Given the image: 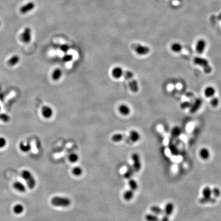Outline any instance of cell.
Masks as SVG:
<instances>
[{
  "mask_svg": "<svg viewBox=\"0 0 221 221\" xmlns=\"http://www.w3.org/2000/svg\"><path fill=\"white\" fill-rule=\"evenodd\" d=\"M124 76L129 82L130 90L133 92L137 93L139 91V85L136 80L134 78L133 73L130 71H126L124 72Z\"/></svg>",
  "mask_w": 221,
  "mask_h": 221,
  "instance_id": "obj_1",
  "label": "cell"
},
{
  "mask_svg": "<svg viewBox=\"0 0 221 221\" xmlns=\"http://www.w3.org/2000/svg\"><path fill=\"white\" fill-rule=\"evenodd\" d=\"M52 205L55 207H68L71 204V201L69 198L59 196H55L51 200Z\"/></svg>",
  "mask_w": 221,
  "mask_h": 221,
  "instance_id": "obj_2",
  "label": "cell"
},
{
  "mask_svg": "<svg viewBox=\"0 0 221 221\" xmlns=\"http://www.w3.org/2000/svg\"><path fill=\"white\" fill-rule=\"evenodd\" d=\"M193 63L197 66L202 67L206 74H209L212 72V67H211L208 60L205 58L195 57L193 59Z\"/></svg>",
  "mask_w": 221,
  "mask_h": 221,
  "instance_id": "obj_3",
  "label": "cell"
},
{
  "mask_svg": "<svg viewBox=\"0 0 221 221\" xmlns=\"http://www.w3.org/2000/svg\"><path fill=\"white\" fill-rule=\"evenodd\" d=\"M21 175L25 180L28 187L31 189H34L36 185V181L30 172L28 170H24L21 173Z\"/></svg>",
  "mask_w": 221,
  "mask_h": 221,
  "instance_id": "obj_4",
  "label": "cell"
},
{
  "mask_svg": "<svg viewBox=\"0 0 221 221\" xmlns=\"http://www.w3.org/2000/svg\"><path fill=\"white\" fill-rule=\"evenodd\" d=\"M133 48L137 54L140 56L147 55L149 54L151 51V49L149 47L141 44H135Z\"/></svg>",
  "mask_w": 221,
  "mask_h": 221,
  "instance_id": "obj_5",
  "label": "cell"
},
{
  "mask_svg": "<svg viewBox=\"0 0 221 221\" xmlns=\"http://www.w3.org/2000/svg\"><path fill=\"white\" fill-rule=\"evenodd\" d=\"M132 159L133 161V167L135 172H140L141 169L142 164L140 157L139 154L136 153H133L132 155Z\"/></svg>",
  "mask_w": 221,
  "mask_h": 221,
  "instance_id": "obj_6",
  "label": "cell"
},
{
  "mask_svg": "<svg viewBox=\"0 0 221 221\" xmlns=\"http://www.w3.org/2000/svg\"><path fill=\"white\" fill-rule=\"evenodd\" d=\"M207 47V42L204 39H198L195 46V51L199 54H203Z\"/></svg>",
  "mask_w": 221,
  "mask_h": 221,
  "instance_id": "obj_7",
  "label": "cell"
},
{
  "mask_svg": "<svg viewBox=\"0 0 221 221\" xmlns=\"http://www.w3.org/2000/svg\"><path fill=\"white\" fill-rule=\"evenodd\" d=\"M21 39L22 42L25 44H28L31 40V30L29 27H26L24 29L21 36Z\"/></svg>",
  "mask_w": 221,
  "mask_h": 221,
  "instance_id": "obj_8",
  "label": "cell"
},
{
  "mask_svg": "<svg viewBox=\"0 0 221 221\" xmlns=\"http://www.w3.org/2000/svg\"><path fill=\"white\" fill-rule=\"evenodd\" d=\"M41 114L44 118H50L53 115V111L50 107L48 105H44L41 109Z\"/></svg>",
  "mask_w": 221,
  "mask_h": 221,
  "instance_id": "obj_9",
  "label": "cell"
},
{
  "mask_svg": "<svg viewBox=\"0 0 221 221\" xmlns=\"http://www.w3.org/2000/svg\"><path fill=\"white\" fill-rule=\"evenodd\" d=\"M34 7H35L34 3L32 2H30L25 5H24L23 6H22L20 8V11L22 14H24L28 13L29 12L32 11Z\"/></svg>",
  "mask_w": 221,
  "mask_h": 221,
  "instance_id": "obj_10",
  "label": "cell"
},
{
  "mask_svg": "<svg viewBox=\"0 0 221 221\" xmlns=\"http://www.w3.org/2000/svg\"><path fill=\"white\" fill-rule=\"evenodd\" d=\"M216 93V90L215 87L211 86H207L204 90V96L206 97L209 98L213 97V96H215Z\"/></svg>",
  "mask_w": 221,
  "mask_h": 221,
  "instance_id": "obj_11",
  "label": "cell"
},
{
  "mask_svg": "<svg viewBox=\"0 0 221 221\" xmlns=\"http://www.w3.org/2000/svg\"><path fill=\"white\" fill-rule=\"evenodd\" d=\"M170 49L173 52L179 53L182 51V45L179 42H174L170 45Z\"/></svg>",
  "mask_w": 221,
  "mask_h": 221,
  "instance_id": "obj_12",
  "label": "cell"
},
{
  "mask_svg": "<svg viewBox=\"0 0 221 221\" xmlns=\"http://www.w3.org/2000/svg\"><path fill=\"white\" fill-rule=\"evenodd\" d=\"M130 139L133 142H137L140 140L141 135L139 132L136 130H131L129 134Z\"/></svg>",
  "mask_w": 221,
  "mask_h": 221,
  "instance_id": "obj_13",
  "label": "cell"
},
{
  "mask_svg": "<svg viewBox=\"0 0 221 221\" xmlns=\"http://www.w3.org/2000/svg\"><path fill=\"white\" fill-rule=\"evenodd\" d=\"M112 73L113 76L115 78L119 79L123 76L124 71L121 67H116L113 68Z\"/></svg>",
  "mask_w": 221,
  "mask_h": 221,
  "instance_id": "obj_14",
  "label": "cell"
},
{
  "mask_svg": "<svg viewBox=\"0 0 221 221\" xmlns=\"http://www.w3.org/2000/svg\"><path fill=\"white\" fill-rule=\"evenodd\" d=\"M174 210V204L172 202H168L165 206L164 209L163 211L165 213V215L169 216L172 214Z\"/></svg>",
  "mask_w": 221,
  "mask_h": 221,
  "instance_id": "obj_15",
  "label": "cell"
},
{
  "mask_svg": "<svg viewBox=\"0 0 221 221\" xmlns=\"http://www.w3.org/2000/svg\"><path fill=\"white\" fill-rule=\"evenodd\" d=\"M119 111L124 116H128L131 113V109L128 105L125 104H122L119 107Z\"/></svg>",
  "mask_w": 221,
  "mask_h": 221,
  "instance_id": "obj_16",
  "label": "cell"
},
{
  "mask_svg": "<svg viewBox=\"0 0 221 221\" xmlns=\"http://www.w3.org/2000/svg\"><path fill=\"white\" fill-rule=\"evenodd\" d=\"M14 188L21 193H24L26 190V187L20 181H16L13 184Z\"/></svg>",
  "mask_w": 221,
  "mask_h": 221,
  "instance_id": "obj_17",
  "label": "cell"
},
{
  "mask_svg": "<svg viewBox=\"0 0 221 221\" xmlns=\"http://www.w3.org/2000/svg\"><path fill=\"white\" fill-rule=\"evenodd\" d=\"M135 172L133 166L129 165L127 167L126 172L124 174V177L127 179H130L133 176Z\"/></svg>",
  "mask_w": 221,
  "mask_h": 221,
  "instance_id": "obj_18",
  "label": "cell"
},
{
  "mask_svg": "<svg viewBox=\"0 0 221 221\" xmlns=\"http://www.w3.org/2000/svg\"><path fill=\"white\" fill-rule=\"evenodd\" d=\"M199 156L202 159L206 160L210 157V152L207 148L204 147L200 149L199 152Z\"/></svg>",
  "mask_w": 221,
  "mask_h": 221,
  "instance_id": "obj_19",
  "label": "cell"
},
{
  "mask_svg": "<svg viewBox=\"0 0 221 221\" xmlns=\"http://www.w3.org/2000/svg\"><path fill=\"white\" fill-rule=\"evenodd\" d=\"M20 61V57L17 55H14L8 59L7 64L11 67L14 66L16 64H18Z\"/></svg>",
  "mask_w": 221,
  "mask_h": 221,
  "instance_id": "obj_20",
  "label": "cell"
},
{
  "mask_svg": "<svg viewBox=\"0 0 221 221\" xmlns=\"http://www.w3.org/2000/svg\"><path fill=\"white\" fill-rule=\"evenodd\" d=\"M216 199L214 197H203L199 199V202L202 204H208V203H211V204H213L216 203Z\"/></svg>",
  "mask_w": 221,
  "mask_h": 221,
  "instance_id": "obj_21",
  "label": "cell"
},
{
  "mask_svg": "<svg viewBox=\"0 0 221 221\" xmlns=\"http://www.w3.org/2000/svg\"><path fill=\"white\" fill-rule=\"evenodd\" d=\"M62 76V71L60 69L57 68L54 70L52 74V78L55 81L59 80Z\"/></svg>",
  "mask_w": 221,
  "mask_h": 221,
  "instance_id": "obj_22",
  "label": "cell"
},
{
  "mask_svg": "<svg viewBox=\"0 0 221 221\" xmlns=\"http://www.w3.org/2000/svg\"><path fill=\"white\" fill-rule=\"evenodd\" d=\"M150 210L153 213L156 215H161L164 213L163 210L162 208L160 207L159 206L157 205H153L151 207Z\"/></svg>",
  "mask_w": 221,
  "mask_h": 221,
  "instance_id": "obj_23",
  "label": "cell"
},
{
  "mask_svg": "<svg viewBox=\"0 0 221 221\" xmlns=\"http://www.w3.org/2000/svg\"><path fill=\"white\" fill-rule=\"evenodd\" d=\"M134 191L131 189L126 190L124 193V199L126 201L131 200L132 199L134 198Z\"/></svg>",
  "mask_w": 221,
  "mask_h": 221,
  "instance_id": "obj_24",
  "label": "cell"
},
{
  "mask_svg": "<svg viewBox=\"0 0 221 221\" xmlns=\"http://www.w3.org/2000/svg\"><path fill=\"white\" fill-rule=\"evenodd\" d=\"M201 103H202L201 100L200 99L196 100L195 103L193 105H192L190 107V110L191 113H194L196 111H197L198 109L200 108Z\"/></svg>",
  "mask_w": 221,
  "mask_h": 221,
  "instance_id": "obj_25",
  "label": "cell"
},
{
  "mask_svg": "<svg viewBox=\"0 0 221 221\" xmlns=\"http://www.w3.org/2000/svg\"><path fill=\"white\" fill-rule=\"evenodd\" d=\"M19 148L22 152L27 153L31 150V146L28 143L25 144L24 142H21L19 144Z\"/></svg>",
  "mask_w": 221,
  "mask_h": 221,
  "instance_id": "obj_26",
  "label": "cell"
},
{
  "mask_svg": "<svg viewBox=\"0 0 221 221\" xmlns=\"http://www.w3.org/2000/svg\"><path fill=\"white\" fill-rule=\"evenodd\" d=\"M24 207L21 204H17L14 206L13 208V212L16 214H20L23 212Z\"/></svg>",
  "mask_w": 221,
  "mask_h": 221,
  "instance_id": "obj_27",
  "label": "cell"
},
{
  "mask_svg": "<svg viewBox=\"0 0 221 221\" xmlns=\"http://www.w3.org/2000/svg\"><path fill=\"white\" fill-rule=\"evenodd\" d=\"M128 184H129V187L130 188V189L133 190L134 191L137 190L138 188V185L136 180L130 179H129Z\"/></svg>",
  "mask_w": 221,
  "mask_h": 221,
  "instance_id": "obj_28",
  "label": "cell"
},
{
  "mask_svg": "<svg viewBox=\"0 0 221 221\" xmlns=\"http://www.w3.org/2000/svg\"><path fill=\"white\" fill-rule=\"evenodd\" d=\"M147 221H160L159 218L157 215L155 214H147L145 216Z\"/></svg>",
  "mask_w": 221,
  "mask_h": 221,
  "instance_id": "obj_29",
  "label": "cell"
},
{
  "mask_svg": "<svg viewBox=\"0 0 221 221\" xmlns=\"http://www.w3.org/2000/svg\"><path fill=\"white\" fill-rule=\"evenodd\" d=\"M203 197H210L212 195V189L209 186H206L202 190Z\"/></svg>",
  "mask_w": 221,
  "mask_h": 221,
  "instance_id": "obj_30",
  "label": "cell"
},
{
  "mask_svg": "<svg viewBox=\"0 0 221 221\" xmlns=\"http://www.w3.org/2000/svg\"><path fill=\"white\" fill-rule=\"evenodd\" d=\"M124 136L123 134H114L113 136L112 137V140L115 142H120L124 140Z\"/></svg>",
  "mask_w": 221,
  "mask_h": 221,
  "instance_id": "obj_31",
  "label": "cell"
},
{
  "mask_svg": "<svg viewBox=\"0 0 221 221\" xmlns=\"http://www.w3.org/2000/svg\"><path fill=\"white\" fill-rule=\"evenodd\" d=\"M72 174L74 175L75 176L79 177L82 175V170L81 167L79 166H75L73 167L72 170Z\"/></svg>",
  "mask_w": 221,
  "mask_h": 221,
  "instance_id": "obj_32",
  "label": "cell"
},
{
  "mask_svg": "<svg viewBox=\"0 0 221 221\" xmlns=\"http://www.w3.org/2000/svg\"><path fill=\"white\" fill-rule=\"evenodd\" d=\"M210 103L212 107L216 108L218 107V105L220 104V99L218 97H216L214 96L213 97L211 98Z\"/></svg>",
  "mask_w": 221,
  "mask_h": 221,
  "instance_id": "obj_33",
  "label": "cell"
},
{
  "mask_svg": "<svg viewBox=\"0 0 221 221\" xmlns=\"http://www.w3.org/2000/svg\"><path fill=\"white\" fill-rule=\"evenodd\" d=\"M181 133V129L178 127V126H176L175 128H174L172 130L171 132V134H172V136L175 138H177L179 136H180V135Z\"/></svg>",
  "mask_w": 221,
  "mask_h": 221,
  "instance_id": "obj_34",
  "label": "cell"
},
{
  "mask_svg": "<svg viewBox=\"0 0 221 221\" xmlns=\"http://www.w3.org/2000/svg\"><path fill=\"white\" fill-rule=\"evenodd\" d=\"M68 159L69 160V161L71 163H75V162H77V161L79 159V157H78V155L76 154V153H71V154L69 155V157H68Z\"/></svg>",
  "mask_w": 221,
  "mask_h": 221,
  "instance_id": "obj_35",
  "label": "cell"
},
{
  "mask_svg": "<svg viewBox=\"0 0 221 221\" xmlns=\"http://www.w3.org/2000/svg\"><path fill=\"white\" fill-rule=\"evenodd\" d=\"M169 149H170V152L171 153V154L173 155L177 156L179 154V151L177 148V147H176L174 144H170L169 145Z\"/></svg>",
  "mask_w": 221,
  "mask_h": 221,
  "instance_id": "obj_36",
  "label": "cell"
},
{
  "mask_svg": "<svg viewBox=\"0 0 221 221\" xmlns=\"http://www.w3.org/2000/svg\"><path fill=\"white\" fill-rule=\"evenodd\" d=\"M221 190H220L218 188L215 187L213 188V189H212V195H213L214 198H219L221 195Z\"/></svg>",
  "mask_w": 221,
  "mask_h": 221,
  "instance_id": "obj_37",
  "label": "cell"
},
{
  "mask_svg": "<svg viewBox=\"0 0 221 221\" xmlns=\"http://www.w3.org/2000/svg\"><path fill=\"white\" fill-rule=\"evenodd\" d=\"M0 120L3 122H7L8 121H10L11 118L9 116L6 114H0Z\"/></svg>",
  "mask_w": 221,
  "mask_h": 221,
  "instance_id": "obj_38",
  "label": "cell"
},
{
  "mask_svg": "<svg viewBox=\"0 0 221 221\" xmlns=\"http://www.w3.org/2000/svg\"><path fill=\"white\" fill-rule=\"evenodd\" d=\"M73 59V55L72 54H67L64 55L62 57V60L64 62H70Z\"/></svg>",
  "mask_w": 221,
  "mask_h": 221,
  "instance_id": "obj_39",
  "label": "cell"
},
{
  "mask_svg": "<svg viewBox=\"0 0 221 221\" xmlns=\"http://www.w3.org/2000/svg\"><path fill=\"white\" fill-rule=\"evenodd\" d=\"M7 144V141L5 138L0 137V149H2L5 147Z\"/></svg>",
  "mask_w": 221,
  "mask_h": 221,
  "instance_id": "obj_40",
  "label": "cell"
},
{
  "mask_svg": "<svg viewBox=\"0 0 221 221\" xmlns=\"http://www.w3.org/2000/svg\"><path fill=\"white\" fill-rule=\"evenodd\" d=\"M60 49L62 51L67 52L69 49V46H68V45H62L60 47Z\"/></svg>",
  "mask_w": 221,
  "mask_h": 221,
  "instance_id": "obj_41",
  "label": "cell"
},
{
  "mask_svg": "<svg viewBox=\"0 0 221 221\" xmlns=\"http://www.w3.org/2000/svg\"><path fill=\"white\" fill-rule=\"evenodd\" d=\"M191 107V103L189 102H184L181 105V107L183 109H186Z\"/></svg>",
  "mask_w": 221,
  "mask_h": 221,
  "instance_id": "obj_42",
  "label": "cell"
},
{
  "mask_svg": "<svg viewBox=\"0 0 221 221\" xmlns=\"http://www.w3.org/2000/svg\"><path fill=\"white\" fill-rule=\"evenodd\" d=\"M160 221H170V218H169L168 216L165 215L162 217V218L160 220Z\"/></svg>",
  "mask_w": 221,
  "mask_h": 221,
  "instance_id": "obj_43",
  "label": "cell"
},
{
  "mask_svg": "<svg viewBox=\"0 0 221 221\" xmlns=\"http://www.w3.org/2000/svg\"><path fill=\"white\" fill-rule=\"evenodd\" d=\"M1 106H0V110H1Z\"/></svg>",
  "mask_w": 221,
  "mask_h": 221,
  "instance_id": "obj_44",
  "label": "cell"
},
{
  "mask_svg": "<svg viewBox=\"0 0 221 221\" xmlns=\"http://www.w3.org/2000/svg\"><path fill=\"white\" fill-rule=\"evenodd\" d=\"M1 22H0V26H1Z\"/></svg>",
  "mask_w": 221,
  "mask_h": 221,
  "instance_id": "obj_45",
  "label": "cell"
}]
</instances>
